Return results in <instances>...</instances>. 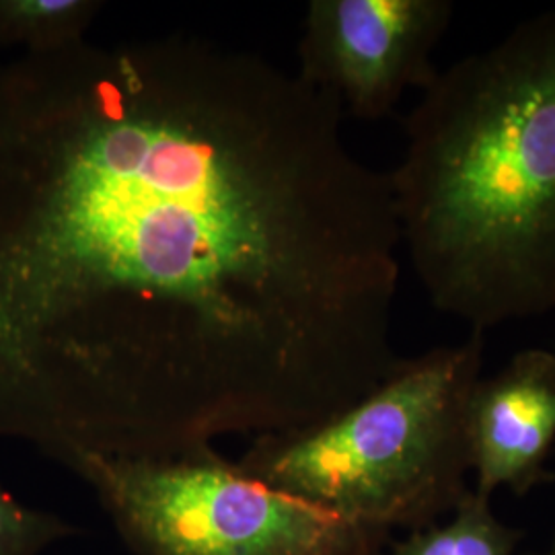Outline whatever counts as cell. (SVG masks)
Instances as JSON below:
<instances>
[{"mask_svg":"<svg viewBox=\"0 0 555 555\" xmlns=\"http://www.w3.org/2000/svg\"><path fill=\"white\" fill-rule=\"evenodd\" d=\"M339 101L190 34L0 68V438L64 467L313 426L373 391L401 231Z\"/></svg>","mask_w":555,"mask_h":555,"instance_id":"1","label":"cell"},{"mask_svg":"<svg viewBox=\"0 0 555 555\" xmlns=\"http://www.w3.org/2000/svg\"><path fill=\"white\" fill-rule=\"evenodd\" d=\"M389 171L401 245L472 332L555 309V9L438 73Z\"/></svg>","mask_w":555,"mask_h":555,"instance_id":"2","label":"cell"},{"mask_svg":"<svg viewBox=\"0 0 555 555\" xmlns=\"http://www.w3.org/2000/svg\"><path fill=\"white\" fill-rule=\"evenodd\" d=\"M483 334L399 358L373 391L307 428L254 438L238 465L282 492L389 537L455 508L467 486V403Z\"/></svg>","mask_w":555,"mask_h":555,"instance_id":"3","label":"cell"},{"mask_svg":"<svg viewBox=\"0 0 555 555\" xmlns=\"http://www.w3.org/2000/svg\"><path fill=\"white\" fill-rule=\"evenodd\" d=\"M79 476L132 555H380L389 537L282 492L212 444L176 455H80Z\"/></svg>","mask_w":555,"mask_h":555,"instance_id":"4","label":"cell"},{"mask_svg":"<svg viewBox=\"0 0 555 555\" xmlns=\"http://www.w3.org/2000/svg\"><path fill=\"white\" fill-rule=\"evenodd\" d=\"M453 13L451 0H311L297 75L344 114L385 118L408 89L424 91L437 77L433 54Z\"/></svg>","mask_w":555,"mask_h":555,"instance_id":"5","label":"cell"},{"mask_svg":"<svg viewBox=\"0 0 555 555\" xmlns=\"http://www.w3.org/2000/svg\"><path fill=\"white\" fill-rule=\"evenodd\" d=\"M555 444V352L527 348L492 377H479L467 403L469 472L479 496H516L550 479Z\"/></svg>","mask_w":555,"mask_h":555,"instance_id":"6","label":"cell"},{"mask_svg":"<svg viewBox=\"0 0 555 555\" xmlns=\"http://www.w3.org/2000/svg\"><path fill=\"white\" fill-rule=\"evenodd\" d=\"M520 539L518 529L494 515L490 498L479 496L472 488L447 522L414 529L380 555H515Z\"/></svg>","mask_w":555,"mask_h":555,"instance_id":"7","label":"cell"},{"mask_svg":"<svg viewBox=\"0 0 555 555\" xmlns=\"http://www.w3.org/2000/svg\"><path fill=\"white\" fill-rule=\"evenodd\" d=\"M101 0H0V48L48 54L87 40Z\"/></svg>","mask_w":555,"mask_h":555,"instance_id":"8","label":"cell"},{"mask_svg":"<svg viewBox=\"0 0 555 555\" xmlns=\"http://www.w3.org/2000/svg\"><path fill=\"white\" fill-rule=\"evenodd\" d=\"M75 533L70 522L21 502L0 483V555H41Z\"/></svg>","mask_w":555,"mask_h":555,"instance_id":"9","label":"cell"},{"mask_svg":"<svg viewBox=\"0 0 555 555\" xmlns=\"http://www.w3.org/2000/svg\"><path fill=\"white\" fill-rule=\"evenodd\" d=\"M541 555H555V535L554 539H552V543H550V547Z\"/></svg>","mask_w":555,"mask_h":555,"instance_id":"10","label":"cell"},{"mask_svg":"<svg viewBox=\"0 0 555 555\" xmlns=\"http://www.w3.org/2000/svg\"><path fill=\"white\" fill-rule=\"evenodd\" d=\"M554 352H555V350H554Z\"/></svg>","mask_w":555,"mask_h":555,"instance_id":"11","label":"cell"}]
</instances>
